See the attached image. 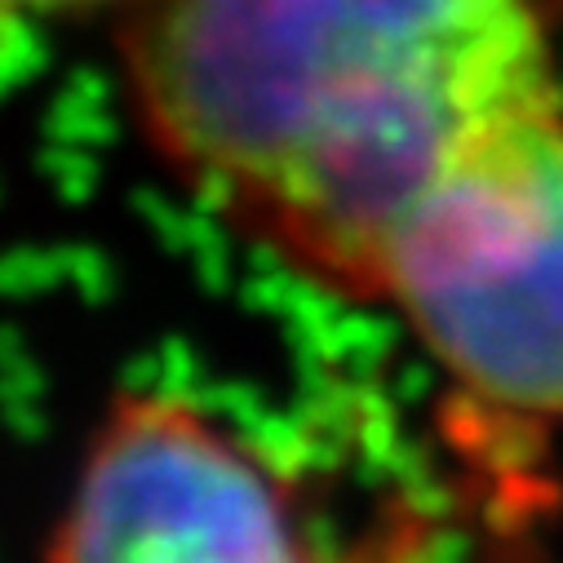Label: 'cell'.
<instances>
[{
	"mask_svg": "<svg viewBox=\"0 0 563 563\" xmlns=\"http://www.w3.org/2000/svg\"><path fill=\"white\" fill-rule=\"evenodd\" d=\"M133 0H0V23H27V19H67V14H98V10H129Z\"/></svg>",
	"mask_w": 563,
	"mask_h": 563,
	"instance_id": "obj_4",
	"label": "cell"
},
{
	"mask_svg": "<svg viewBox=\"0 0 563 563\" xmlns=\"http://www.w3.org/2000/svg\"><path fill=\"white\" fill-rule=\"evenodd\" d=\"M563 0H133L120 89L231 231L373 298L390 235L493 120L550 98Z\"/></svg>",
	"mask_w": 563,
	"mask_h": 563,
	"instance_id": "obj_1",
	"label": "cell"
},
{
	"mask_svg": "<svg viewBox=\"0 0 563 563\" xmlns=\"http://www.w3.org/2000/svg\"><path fill=\"white\" fill-rule=\"evenodd\" d=\"M395 307L449 382L510 427H563V89L435 174L386 244Z\"/></svg>",
	"mask_w": 563,
	"mask_h": 563,
	"instance_id": "obj_2",
	"label": "cell"
},
{
	"mask_svg": "<svg viewBox=\"0 0 563 563\" xmlns=\"http://www.w3.org/2000/svg\"><path fill=\"white\" fill-rule=\"evenodd\" d=\"M45 563H360L253 444L178 395L133 390L93 431Z\"/></svg>",
	"mask_w": 563,
	"mask_h": 563,
	"instance_id": "obj_3",
	"label": "cell"
}]
</instances>
